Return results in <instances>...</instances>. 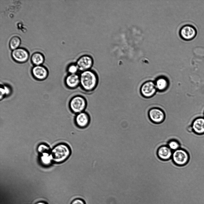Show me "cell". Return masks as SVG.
Segmentation results:
<instances>
[{
  "instance_id": "cell-23",
  "label": "cell",
  "mask_w": 204,
  "mask_h": 204,
  "mask_svg": "<svg viewBox=\"0 0 204 204\" xmlns=\"http://www.w3.org/2000/svg\"><path fill=\"white\" fill-rule=\"evenodd\" d=\"M70 204H86L85 201L82 199L77 198L73 199Z\"/></svg>"
},
{
  "instance_id": "cell-21",
  "label": "cell",
  "mask_w": 204,
  "mask_h": 204,
  "mask_svg": "<svg viewBox=\"0 0 204 204\" xmlns=\"http://www.w3.org/2000/svg\"><path fill=\"white\" fill-rule=\"evenodd\" d=\"M79 70L76 65H72L68 68L67 71L68 74H76Z\"/></svg>"
},
{
  "instance_id": "cell-15",
  "label": "cell",
  "mask_w": 204,
  "mask_h": 204,
  "mask_svg": "<svg viewBox=\"0 0 204 204\" xmlns=\"http://www.w3.org/2000/svg\"><path fill=\"white\" fill-rule=\"evenodd\" d=\"M155 84L157 89L161 91L166 90L169 85L167 79L163 77H159L157 79Z\"/></svg>"
},
{
  "instance_id": "cell-17",
  "label": "cell",
  "mask_w": 204,
  "mask_h": 204,
  "mask_svg": "<svg viewBox=\"0 0 204 204\" xmlns=\"http://www.w3.org/2000/svg\"><path fill=\"white\" fill-rule=\"evenodd\" d=\"M0 91V100L9 96L11 92V89L10 87L5 84H1Z\"/></svg>"
},
{
  "instance_id": "cell-2",
  "label": "cell",
  "mask_w": 204,
  "mask_h": 204,
  "mask_svg": "<svg viewBox=\"0 0 204 204\" xmlns=\"http://www.w3.org/2000/svg\"><path fill=\"white\" fill-rule=\"evenodd\" d=\"M71 151L70 147L67 144L60 143L55 146L51 152L52 160L57 163H61L66 160L70 157Z\"/></svg>"
},
{
  "instance_id": "cell-18",
  "label": "cell",
  "mask_w": 204,
  "mask_h": 204,
  "mask_svg": "<svg viewBox=\"0 0 204 204\" xmlns=\"http://www.w3.org/2000/svg\"><path fill=\"white\" fill-rule=\"evenodd\" d=\"M21 42L20 38L17 36H14L10 39L9 42V46L12 50H14L18 48Z\"/></svg>"
},
{
  "instance_id": "cell-22",
  "label": "cell",
  "mask_w": 204,
  "mask_h": 204,
  "mask_svg": "<svg viewBox=\"0 0 204 204\" xmlns=\"http://www.w3.org/2000/svg\"><path fill=\"white\" fill-rule=\"evenodd\" d=\"M38 148V151L42 153L48 152L49 150V148L48 146L44 144L39 145Z\"/></svg>"
},
{
  "instance_id": "cell-5",
  "label": "cell",
  "mask_w": 204,
  "mask_h": 204,
  "mask_svg": "<svg viewBox=\"0 0 204 204\" xmlns=\"http://www.w3.org/2000/svg\"><path fill=\"white\" fill-rule=\"evenodd\" d=\"M172 159L177 165L183 166L188 162L189 155L185 150L180 148L173 151Z\"/></svg>"
},
{
  "instance_id": "cell-20",
  "label": "cell",
  "mask_w": 204,
  "mask_h": 204,
  "mask_svg": "<svg viewBox=\"0 0 204 204\" xmlns=\"http://www.w3.org/2000/svg\"><path fill=\"white\" fill-rule=\"evenodd\" d=\"M167 146L173 151L180 148V143L175 140H172L169 141Z\"/></svg>"
},
{
  "instance_id": "cell-24",
  "label": "cell",
  "mask_w": 204,
  "mask_h": 204,
  "mask_svg": "<svg viewBox=\"0 0 204 204\" xmlns=\"http://www.w3.org/2000/svg\"><path fill=\"white\" fill-rule=\"evenodd\" d=\"M35 204H48L47 203L44 201H39L36 203Z\"/></svg>"
},
{
  "instance_id": "cell-6",
  "label": "cell",
  "mask_w": 204,
  "mask_h": 204,
  "mask_svg": "<svg viewBox=\"0 0 204 204\" xmlns=\"http://www.w3.org/2000/svg\"><path fill=\"white\" fill-rule=\"evenodd\" d=\"M148 116L151 122L156 124L163 122L165 119L164 112L158 108H153L150 109L148 112Z\"/></svg>"
},
{
  "instance_id": "cell-14",
  "label": "cell",
  "mask_w": 204,
  "mask_h": 204,
  "mask_svg": "<svg viewBox=\"0 0 204 204\" xmlns=\"http://www.w3.org/2000/svg\"><path fill=\"white\" fill-rule=\"evenodd\" d=\"M192 127L195 133L199 134H204V118H200L195 119L192 123Z\"/></svg>"
},
{
  "instance_id": "cell-13",
  "label": "cell",
  "mask_w": 204,
  "mask_h": 204,
  "mask_svg": "<svg viewBox=\"0 0 204 204\" xmlns=\"http://www.w3.org/2000/svg\"><path fill=\"white\" fill-rule=\"evenodd\" d=\"M173 151L167 145L160 147L158 150L157 154L159 158L162 160H167L172 158Z\"/></svg>"
},
{
  "instance_id": "cell-9",
  "label": "cell",
  "mask_w": 204,
  "mask_h": 204,
  "mask_svg": "<svg viewBox=\"0 0 204 204\" xmlns=\"http://www.w3.org/2000/svg\"><path fill=\"white\" fill-rule=\"evenodd\" d=\"M90 121L88 113L83 111L76 114L74 121L76 126L80 128H85L88 126Z\"/></svg>"
},
{
  "instance_id": "cell-3",
  "label": "cell",
  "mask_w": 204,
  "mask_h": 204,
  "mask_svg": "<svg viewBox=\"0 0 204 204\" xmlns=\"http://www.w3.org/2000/svg\"><path fill=\"white\" fill-rule=\"evenodd\" d=\"M87 105L86 99L80 95L73 96L69 103L70 109L73 113L76 114L84 111Z\"/></svg>"
},
{
  "instance_id": "cell-8",
  "label": "cell",
  "mask_w": 204,
  "mask_h": 204,
  "mask_svg": "<svg viewBox=\"0 0 204 204\" xmlns=\"http://www.w3.org/2000/svg\"><path fill=\"white\" fill-rule=\"evenodd\" d=\"M33 77L38 80H43L48 77L49 72L45 67L42 65L35 66L31 70Z\"/></svg>"
},
{
  "instance_id": "cell-16",
  "label": "cell",
  "mask_w": 204,
  "mask_h": 204,
  "mask_svg": "<svg viewBox=\"0 0 204 204\" xmlns=\"http://www.w3.org/2000/svg\"><path fill=\"white\" fill-rule=\"evenodd\" d=\"M44 60L43 55L39 52H35L31 56V62L35 66L41 65L44 62Z\"/></svg>"
},
{
  "instance_id": "cell-10",
  "label": "cell",
  "mask_w": 204,
  "mask_h": 204,
  "mask_svg": "<svg viewBox=\"0 0 204 204\" xmlns=\"http://www.w3.org/2000/svg\"><path fill=\"white\" fill-rule=\"evenodd\" d=\"M12 56L16 62L22 63L28 59L29 55L27 51L23 48H17L13 50L12 52Z\"/></svg>"
},
{
  "instance_id": "cell-12",
  "label": "cell",
  "mask_w": 204,
  "mask_h": 204,
  "mask_svg": "<svg viewBox=\"0 0 204 204\" xmlns=\"http://www.w3.org/2000/svg\"><path fill=\"white\" fill-rule=\"evenodd\" d=\"M93 65L92 59L87 56H84L77 61L76 65L79 70L82 72L89 70Z\"/></svg>"
},
{
  "instance_id": "cell-11",
  "label": "cell",
  "mask_w": 204,
  "mask_h": 204,
  "mask_svg": "<svg viewBox=\"0 0 204 204\" xmlns=\"http://www.w3.org/2000/svg\"><path fill=\"white\" fill-rule=\"evenodd\" d=\"M79 75L68 74L65 79V83L67 87L70 89H73L80 85Z\"/></svg>"
},
{
  "instance_id": "cell-1",
  "label": "cell",
  "mask_w": 204,
  "mask_h": 204,
  "mask_svg": "<svg viewBox=\"0 0 204 204\" xmlns=\"http://www.w3.org/2000/svg\"><path fill=\"white\" fill-rule=\"evenodd\" d=\"M80 85L86 92L93 91L98 83V76L95 73L90 70L82 72L79 75Z\"/></svg>"
},
{
  "instance_id": "cell-4",
  "label": "cell",
  "mask_w": 204,
  "mask_h": 204,
  "mask_svg": "<svg viewBox=\"0 0 204 204\" xmlns=\"http://www.w3.org/2000/svg\"><path fill=\"white\" fill-rule=\"evenodd\" d=\"M197 31L193 25L186 24L182 26L180 29L179 34L180 37L186 41L193 40L196 36Z\"/></svg>"
},
{
  "instance_id": "cell-7",
  "label": "cell",
  "mask_w": 204,
  "mask_h": 204,
  "mask_svg": "<svg viewBox=\"0 0 204 204\" xmlns=\"http://www.w3.org/2000/svg\"><path fill=\"white\" fill-rule=\"evenodd\" d=\"M156 90L155 83L151 81H148L142 85L141 87L140 91L143 96L148 98L154 95Z\"/></svg>"
},
{
  "instance_id": "cell-19",
  "label": "cell",
  "mask_w": 204,
  "mask_h": 204,
  "mask_svg": "<svg viewBox=\"0 0 204 204\" xmlns=\"http://www.w3.org/2000/svg\"><path fill=\"white\" fill-rule=\"evenodd\" d=\"M41 157V160L43 164L45 165L49 164L52 160V157L51 154L48 152L43 153Z\"/></svg>"
}]
</instances>
